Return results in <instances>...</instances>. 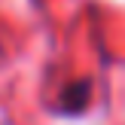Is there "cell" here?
Segmentation results:
<instances>
[{"mask_svg":"<svg viewBox=\"0 0 125 125\" xmlns=\"http://www.w3.org/2000/svg\"><path fill=\"white\" fill-rule=\"evenodd\" d=\"M92 85L89 79H79V83H70L64 89V95H61V110H67V113H79V110H85V104H89V95H92Z\"/></svg>","mask_w":125,"mask_h":125,"instance_id":"obj_1","label":"cell"}]
</instances>
